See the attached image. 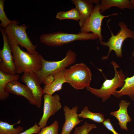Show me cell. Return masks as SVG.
<instances>
[{
	"instance_id": "cell-5",
	"label": "cell",
	"mask_w": 134,
	"mask_h": 134,
	"mask_svg": "<svg viewBox=\"0 0 134 134\" xmlns=\"http://www.w3.org/2000/svg\"><path fill=\"white\" fill-rule=\"evenodd\" d=\"M77 55L72 50H68L65 57L58 61H49L45 60L41 55L42 66L40 70L35 73L40 84L42 83L43 79L46 77L53 75L74 64L76 61Z\"/></svg>"
},
{
	"instance_id": "cell-14",
	"label": "cell",
	"mask_w": 134,
	"mask_h": 134,
	"mask_svg": "<svg viewBox=\"0 0 134 134\" xmlns=\"http://www.w3.org/2000/svg\"><path fill=\"white\" fill-rule=\"evenodd\" d=\"M130 102L126 100H122L119 104V108L117 111L111 112L110 114L118 120V124L120 128L127 131L128 129L127 124L132 121V119L129 115L127 112V108Z\"/></svg>"
},
{
	"instance_id": "cell-15",
	"label": "cell",
	"mask_w": 134,
	"mask_h": 134,
	"mask_svg": "<svg viewBox=\"0 0 134 134\" xmlns=\"http://www.w3.org/2000/svg\"><path fill=\"white\" fill-rule=\"evenodd\" d=\"M71 1L79 12L80 19L79 24L81 28L93 11L94 6L88 0H71Z\"/></svg>"
},
{
	"instance_id": "cell-9",
	"label": "cell",
	"mask_w": 134,
	"mask_h": 134,
	"mask_svg": "<svg viewBox=\"0 0 134 134\" xmlns=\"http://www.w3.org/2000/svg\"><path fill=\"white\" fill-rule=\"evenodd\" d=\"M0 30L3 40V47L0 50V70L9 74H16L15 67L6 34L4 29L0 27Z\"/></svg>"
},
{
	"instance_id": "cell-3",
	"label": "cell",
	"mask_w": 134,
	"mask_h": 134,
	"mask_svg": "<svg viewBox=\"0 0 134 134\" xmlns=\"http://www.w3.org/2000/svg\"><path fill=\"white\" fill-rule=\"evenodd\" d=\"M111 64L113 67L115 71L114 77L110 79H106L100 89L89 87L86 89L91 93L101 99L103 102L108 99L111 95L115 96L116 89L122 87L125 83L126 77L121 70H118L119 67L116 63L112 61Z\"/></svg>"
},
{
	"instance_id": "cell-17",
	"label": "cell",
	"mask_w": 134,
	"mask_h": 134,
	"mask_svg": "<svg viewBox=\"0 0 134 134\" xmlns=\"http://www.w3.org/2000/svg\"><path fill=\"white\" fill-rule=\"evenodd\" d=\"M116 7L121 9H133L134 6L131 0H101L100 3V10L102 13L112 7Z\"/></svg>"
},
{
	"instance_id": "cell-30",
	"label": "cell",
	"mask_w": 134,
	"mask_h": 134,
	"mask_svg": "<svg viewBox=\"0 0 134 134\" xmlns=\"http://www.w3.org/2000/svg\"><path fill=\"white\" fill-rule=\"evenodd\" d=\"M132 56L134 57V50H133V52L132 53Z\"/></svg>"
},
{
	"instance_id": "cell-21",
	"label": "cell",
	"mask_w": 134,
	"mask_h": 134,
	"mask_svg": "<svg viewBox=\"0 0 134 134\" xmlns=\"http://www.w3.org/2000/svg\"><path fill=\"white\" fill-rule=\"evenodd\" d=\"M78 115L79 117L89 119L98 123H102L105 120L103 114L100 113L92 112L89 110L87 106L84 107Z\"/></svg>"
},
{
	"instance_id": "cell-10",
	"label": "cell",
	"mask_w": 134,
	"mask_h": 134,
	"mask_svg": "<svg viewBox=\"0 0 134 134\" xmlns=\"http://www.w3.org/2000/svg\"><path fill=\"white\" fill-rule=\"evenodd\" d=\"M44 105L43 115L38 125L41 129L46 126L50 117L55 114L62 108L59 95H43Z\"/></svg>"
},
{
	"instance_id": "cell-27",
	"label": "cell",
	"mask_w": 134,
	"mask_h": 134,
	"mask_svg": "<svg viewBox=\"0 0 134 134\" xmlns=\"http://www.w3.org/2000/svg\"><path fill=\"white\" fill-rule=\"evenodd\" d=\"M102 123L107 129L112 132L113 134H119L114 129L109 119L105 120Z\"/></svg>"
},
{
	"instance_id": "cell-16",
	"label": "cell",
	"mask_w": 134,
	"mask_h": 134,
	"mask_svg": "<svg viewBox=\"0 0 134 134\" xmlns=\"http://www.w3.org/2000/svg\"><path fill=\"white\" fill-rule=\"evenodd\" d=\"M65 70H61L54 74L53 75L54 80L53 82L48 85L44 86V94L52 95L56 92L62 89L63 84L66 83L64 75Z\"/></svg>"
},
{
	"instance_id": "cell-19",
	"label": "cell",
	"mask_w": 134,
	"mask_h": 134,
	"mask_svg": "<svg viewBox=\"0 0 134 134\" xmlns=\"http://www.w3.org/2000/svg\"><path fill=\"white\" fill-rule=\"evenodd\" d=\"M124 95L128 96L132 101H134V75L126 78L121 89L116 91V98H119Z\"/></svg>"
},
{
	"instance_id": "cell-13",
	"label": "cell",
	"mask_w": 134,
	"mask_h": 134,
	"mask_svg": "<svg viewBox=\"0 0 134 134\" xmlns=\"http://www.w3.org/2000/svg\"><path fill=\"white\" fill-rule=\"evenodd\" d=\"M5 92L23 96L27 99L30 103L35 105V100L31 91L26 86L19 82L17 80L11 81L5 86Z\"/></svg>"
},
{
	"instance_id": "cell-23",
	"label": "cell",
	"mask_w": 134,
	"mask_h": 134,
	"mask_svg": "<svg viewBox=\"0 0 134 134\" xmlns=\"http://www.w3.org/2000/svg\"><path fill=\"white\" fill-rule=\"evenodd\" d=\"M4 0H0V20L1 22L0 26L4 29L12 24H19V22L17 20H10L6 16L4 10Z\"/></svg>"
},
{
	"instance_id": "cell-28",
	"label": "cell",
	"mask_w": 134,
	"mask_h": 134,
	"mask_svg": "<svg viewBox=\"0 0 134 134\" xmlns=\"http://www.w3.org/2000/svg\"><path fill=\"white\" fill-rule=\"evenodd\" d=\"M54 78L53 75H50L45 77L43 79L42 83L45 85H48L53 82Z\"/></svg>"
},
{
	"instance_id": "cell-1",
	"label": "cell",
	"mask_w": 134,
	"mask_h": 134,
	"mask_svg": "<svg viewBox=\"0 0 134 134\" xmlns=\"http://www.w3.org/2000/svg\"><path fill=\"white\" fill-rule=\"evenodd\" d=\"M8 43L13 54L16 74L28 72L36 73L40 70L42 66L40 54L37 52L34 54H31L22 50L18 45Z\"/></svg>"
},
{
	"instance_id": "cell-26",
	"label": "cell",
	"mask_w": 134,
	"mask_h": 134,
	"mask_svg": "<svg viewBox=\"0 0 134 134\" xmlns=\"http://www.w3.org/2000/svg\"><path fill=\"white\" fill-rule=\"evenodd\" d=\"M41 129L37 123H35L33 126L19 134H37L40 132Z\"/></svg>"
},
{
	"instance_id": "cell-6",
	"label": "cell",
	"mask_w": 134,
	"mask_h": 134,
	"mask_svg": "<svg viewBox=\"0 0 134 134\" xmlns=\"http://www.w3.org/2000/svg\"><path fill=\"white\" fill-rule=\"evenodd\" d=\"M28 27L24 24L19 25L13 24L4 29L9 43L19 45L21 47L25 48L29 53L34 54L37 52L36 46L32 43L27 35L26 30Z\"/></svg>"
},
{
	"instance_id": "cell-2",
	"label": "cell",
	"mask_w": 134,
	"mask_h": 134,
	"mask_svg": "<svg viewBox=\"0 0 134 134\" xmlns=\"http://www.w3.org/2000/svg\"><path fill=\"white\" fill-rule=\"evenodd\" d=\"M98 36L93 33L80 32L76 34L57 31L43 34L39 36L40 42L48 46L59 47L77 40H95Z\"/></svg>"
},
{
	"instance_id": "cell-12",
	"label": "cell",
	"mask_w": 134,
	"mask_h": 134,
	"mask_svg": "<svg viewBox=\"0 0 134 134\" xmlns=\"http://www.w3.org/2000/svg\"><path fill=\"white\" fill-rule=\"evenodd\" d=\"M78 107L77 105L70 108L65 105L63 110L65 117V121L62 128L60 134H70L72 129L83 121L79 119L77 112Z\"/></svg>"
},
{
	"instance_id": "cell-8",
	"label": "cell",
	"mask_w": 134,
	"mask_h": 134,
	"mask_svg": "<svg viewBox=\"0 0 134 134\" xmlns=\"http://www.w3.org/2000/svg\"><path fill=\"white\" fill-rule=\"evenodd\" d=\"M118 14V13H116L107 16L102 15L100 12V3L96 4L93 11L80 28L81 32L88 33L91 32L98 36L100 42L102 41L101 25L103 20L105 17Z\"/></svg>"
},
{
	"instance_id": "cell-18",
	"label": "cell",
	"mask_w": 134,
	"mask_h": 134,
	"mask_svg": "<svg viewBox=\"0 0 134 134\" xmlns=\"http://www.w3.org/2000/svg\"><path fill=\"white\" fill-rule=\"evenodd\" d=\"M19 74H7L0 70V100L3 101L7 99L9 96V94L5 91V88L10 82L18 80L19 79Z\"/></svg>"
},
{
	"instance_id": "cell-22",
	"label": "cell",
	"mask_w": 134,
	"mask_h": 134,
	"mask_svg": "<svg viewBox=\"0 0 134 134\" xmlns=\"http://www.w3.org/2000/svg\"><path fill=\"white\" fill-rule=\"evenodd\" d=\"M56 17L60 20L72 19L79 21L80 19L79 12L75 8L67 11L59 12L57 13Z\"/></svg>"
},
{
	"instance_id": "cell-25",
	"label": "cell",
	"mask_w": 134,
	"mask_h": 134,
	"mask_svg": "<svg viewBox=\"0 0 134 134\" xmlns=\"http://www.w3.org/2000/svg\"><path fill=\"white\" fill-rule=\"evenodd\" d=\"M59 125L58 121L55 120L50 125L41 129L37 134H58Z\"/></svg>"
},
{
	"instance_id": "cell-7",
	"label": "cell",
	"mask_w": 134,
	"mask_h": 134,
	"mask_svg": "<svg viewBox=\"0 0 134 134\" xmlns=\"http://www.w3.org/2000/svg\"><path fill=\"white\" fill-rule=\"evenodd\" d=\"M118 25L120 28V30L116 35H114L108 27L111 34V36L107 42L102 41L100 43L104 46L109 48V51L107 55L103 57L102 59L105 60L108 58L109 54L112 50L114 51L117 56L121 57L122 56V46L124 41L127 38H131L134 40V31L129 28L126 24L123 22H119Z\"/></svg>"
},
{
	"instance_id": "cell-24",
	"label": "cell",
	"mask_w": 134,
	"mask_h": 134,
	"mask_svg": "<svg viewBox=\"0 0 134 134\" xmlns=\"http://www.w3.org/2000/svg\"><path fill=\"white\" fill-rule=\"evenodd\" d=\"M97 128L95 124L85 122L81 126L75 128L73 134H88L93 129Z\"/></svg>"
},
{
	"instance_id": "cell-20",
	"label": "cell",
	"mask_w": 134,
	"mask_h": 134,
	"mask_svg": "<svg viewBox=\"0 0 134 134\" xmlns=\"http://www.w3.org/2000/svg\"><path fill=\"white\" fill-rule=\"evenodd\" d=\"M19 120L17 122L13 124H10L7 122L2 121H0V134H19L24 131V128L20 126L16 128L14 127L15 125L20 123Z\"/></svg>"
},
{
	"instance_id": "cell-29",
	"label": "cell",
	"mask_w": 134,
	"mask_h": 134,
	"mask_svg": "<svg viewBox=\"0 0 134 134\" xmlns=\"http://www.w3.org/2000/svg\"><path fill=\"white\" fill-rule=\"evenodd\" d=\"M131 1L134 6V0H131Z\"/></svg>"
},
{
	"instance_id": "cell-11",
	"label": "cell",
	"mask_w": 134,
	"mask_h": 134,
	"mask_svg": "<svg viewBox=\"0 0 134 134\" xmlns=\"http://www.w3.org/2000/svg\"><path fill=\"white\" fill-rule=\"evenodd\" d=\"M21 81L25 84L32 94L35 100V105L40 108L41 105L42 97L44 94L36 74L32 72L24 73L21 78Z\"/></svg>"
},
{
	"instance_id": "cell-4",
	"label": "cell",
	"mask_w": 134,
	"mask_h": 134,
	"mask_svg": "<svg viewBox=\"0 0 134 134\" xmlns=\"http://www.w3.org/2000/svg\"><path fill=\"white\" fill-rule=\"evenodd\" d=\"M64 75L66 83L76 90L89 87L92 79L90 68L83 63L76 64L66 69Z\"/></svg>"
}]
</instances>
